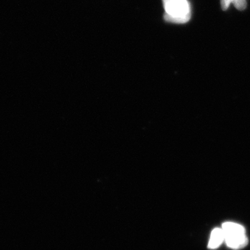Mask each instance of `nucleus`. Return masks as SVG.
I'll return each instance as SVG.
<instances>
[{"mask_svg":"<svg viewBox=\"0 0 250 250\" xmlns=\"http://www.w3.org/2000/svg\"><path fill=\"white\" fill-rule=\"evenodd\" d=\"M225 242L228 248L233 250H241L248 244L246 229L239 224L233 222H225L222 225Z\"/></svg>","mask_w":250,"mask_h":250,"instance_id":"f03ea898","label":"nucleus"},{"mask_svg":"<svg viewBox=\"0 0 250 250\" xmlns=\"http://www.w3.org/2000/svg\"><path fill=\"white\" fill-rule=\"evenodd\" d=\"M163 3L167 22L184 24L190 21L191 9L188 0H163Z\"/></svg>","mask_w":250,"mask_h":250,"instance_id":"f257e3e1","label":"nucleus"},{"mask_svg":"<svg viewBox=\"0 0 250 250\" xmlns=\"http://www.w3.org/2000/svg\"><path fill=\"white\" fill-rule=\"evenodd\" d=\"M221 7L223 11H226L233 3L235 7L239 11H243L247 7V0H221Z\"/></svg>","mask_w":250,"mask_h":250,"instance_id":"20e7f679","label":"nucleus"},{"mask_svg":"<svg viewBox=\"0 0 250 250\" xmlns=\"http://www.w3.org/2000/svg\"><path fill=\"white\" fill-rule=\"evenodd\" d=\"M224 241H225V235H224L223 229L218 228L213 229L210 233L208 248L210 250L217 249L221 246Z\"/></svg>","mask_w":250,"mask_h":250,"instance_id":"7ed1b4c3","label":"nucleus"}]
</instances>
